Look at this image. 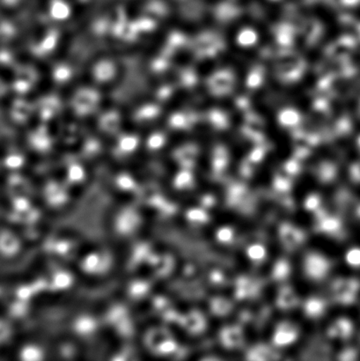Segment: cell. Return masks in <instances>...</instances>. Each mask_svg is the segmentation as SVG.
Instances as JSON below:
<instances>
[{
	"label": "cell",
	"mask_w": 360,
	"mask_h": 361,
	"mask_svg": "<svg viewBox=\"0 0 360 361\" xmlns=\"http://www.w3.org/2000/svg\"><path fill=\"white\" fill-rule=\"evenodd\" d=\"M322 310V304L317 302V300H310V302L306 304V311H308L310 316H316V314L321 313Z\"/></svg>",
	"instance_id": "8992f818"
},
{
	"label": "cell",
	"mask_w": 360,
	"mask_h": 361,
	"mask_svg": "<svg viewBox=\"0 0 360 361\" xmlns=\"http://www.w3.org/2000/svg\"><path fill=\"white\" fill-rule=\"evenodd\" d=\"M348 263L352 265H358L360 264V250H352L349 251L347 257Z\"/></svg>",
	"instance_id": "52a82bcc"
},
{
	"label": "cell",
	"mask_w": 360,
	"mask_h": 361,
	"mask_svg": "<svg viewBox=\"0 0 360 361\" xmlns=\"http://www.w3.org/2000/svg\"><path fill=\"white\" fill-rule=\"evenodd\" d=\"M25 0H0V10L4 12H13L19 9Z\"/></svg>",
	"instance_id": "3957f363"
},
{
	"label": "cell",
	"mask_w": 360,
	"mask_h": 361,
	"mask_svg": "<svg viewBox=\"0 0 360 361\" xmlns=\"http://www.w3.org/2000/svg\"><path fill=\"white\" fill-rule=\"evenodd\" d=\"M317 204H318V198H317V197H311L306 202V207L309 209L316 207Z\"/></svg>",
	"instance_id": "ba28073f"
},
{
	"label": "cell",
	"mask_w": 360,
	"mask_h": 361,
	"mask_svg": "<svg viewBox=\"0 0 360 361\" xmlns=\"http://www.w3.org/2000/svg\"><path fill=\"white\" fill-rule=\"evenodd\" d=\"M217 238L221 243H228L232 238V230L230 228H223L218 230Z\"/></svg>",
	"instance_id": "5b68a950"
},
{
	"label": "cell",
	"mask_w": 360,
	"mask_h": 361,
	"mask_svg": "<svg viewBox=\"0 0 360 361\" xmlns=\"http://www.w3.org/2000/svg\"><path fill=\"white\" fill-rule=\"evenodd\" d=\"M327 269L326 262L323 257L311 256L306 262V271L313 278H320L324 274Z\"/></svg>",
	"instance_id": "6da1fadb"
},
{
	"label": "cell",
	"mask_w": 360,
	"mask_h": 361,
	"mask_svg": "<svg viewBox=\"0 0 360 361\" xmlns=\"http://www.w3.org/2000/svg\"><path fill=\"white\" fill-rule=\"evenodd\" d=\"M337 224V222L336 221H333V219H331V221H328L325 222V229L327 230H331V229H333L334 228V226H336Z\"/></svg>",
	"instance_id": "9c48e42d"
},
{
	"label": "cell",
	"mask_w": 360,
	"mask_h": 361,
	"mask_svg": "<svg viewBox=\"0 0 360 361\" xmlns=\"http://www.w3.org/2000/svg\"><path fill=\"white\" fill-rule=\"evenodd\" d=\"M296 338V334L294 331H289V329L282 327L280 331H278L275 335L274 341L277 345H287L294 341Z\"/></svg>",
	"instance_id": "7a4b0ae2"
},
{
	"label": "cell",
	"mask_w": 360,
	"mask_h": 361,
	"mask_svg": "<svg viewBox=\"0 0 360 361\" xmlns=\"http://www.w3.org/2000/svg\"><path fill=\"white\" fill-rule=\"evenodd\" d=\"M248 255L253 260H260L266 256V250L261 245H252L249 247Z\"/></svg>",
	"instance_id": "277c9868"
}]
</instances>
